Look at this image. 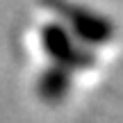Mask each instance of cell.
<instances>
[{"instance_id": "2", "label": "cell", "mask_w": 123, "mask_h": 123, "mask_svg": "<svg viewBox=\"0 0 123 123\" xmlns=\"http://www.w3.org/2000/svg\"><path fill=\"white\" fill-rule=\"evenodd\" d=\"M39 41L48 59L68 71H87L93 66V55L89 46L82 43L62 21H50L41 27Z\"/></svg>"}, {"instance_id": "1", "label": "cell", "mask_w": 123, "mask_h": 123, "mask_svg": "<svg viewBox=\"0 0 123 123\" xmlns=\"http://www.w3.org/2000/svg\"><path fill=\"white\" fill-rule=\"evenodd\" d=\"M39 5H43L48 12H53L87 46H103L107 41H112V37H114V25H112L110 18L80 2H73V0H39Z\"/></svg>"}, {"instance_id": "3", "label": "cell", "mask_w": 123, "mask_h": 123, "mask_svg": "<svg viewBox=\"0 0 123 123\" xmlns=\"http://www.w3.org/2000/svg\"><path fill=\"white\" fill-rule=\"evenodd\" d=\"M71 73L73 71L64 66H48L43 73L37 78V96L46 103H62L71 91Z\"/></svg>"}]
</instances>
